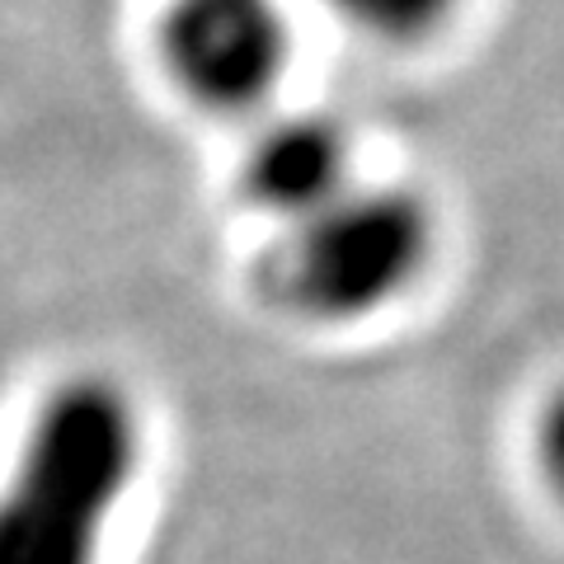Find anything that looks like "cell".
I'll return each mask as SVG.
<instances>
[{
  "label": "cell",
  "mask_w": 564,
  "mask_h": 564,
  "mask_svg": "<svg viewBox=\"0 0 564 564\" xmlns=\"http://www.w3.org/2000/svg\"><path fill=\"white\" fill-rule=\"evenodd\" d=\"M137 462L141 423L122 386H57L0 489V564H99Z\"/></svg>",
  "instance_id": "cell-1"
},
{
  "label": "cell",
  "mask_w": 564,
  "mask_h": 564,
  "mask_svg": "<svg viewBox=\"0 0 564 564\" xmlns=\"http://www.w3.org/2000/svg\"><path fill=\"white\" fill-rule=\"evenodd\" d=\"M433 217L400 184H348L292 221L269 254V292L306 321H358L419 278Z\"/></svg>",
  "instance_id": "cell-2"
},
{
  "label": "cell",
  "mask_w": 564,
  "mask_h": 564,
  "mask_svg": "<svg viewBox=\"0 0 564 564\" xmlns=\"http://www.w3.org/2000/svg\"><path fill=\"white\" fill-rule=\"evenodd\" d=\"M161 43L193 99L245 109L273 90L288 57V20L278 0H174Z\"/></svg>",
  "instance_id": "cell-3"
},
{
  "label": "cell",
  "mask_w": 564,
  "mask_h": 564,
  "mask_svg": "<svg viewBox=\"0 0 564 564\" xmlns=\"http://www.w3.org/2000/svg\"><path fill=\"white\" fill-rule=\"evenodd\" d=\"M352 184L348 132L325 113H288L245 151V188L278 217H306Z\"/></svg>",
  "instance_id": "cell-4"
},
{
  "label": "cell",
  "mask_w": 564,
  "mask_h": 564,
  "mask_svg": "<svg viewBox=\"0 0 564 564\" xmlns=\"http://www.w3.org/2000/svg\"><path fill=\"white\" fill-rule=\"evenodd\" d=\"M325 6L377 39H423L447 20L456 0H325Z\"/></svg>",
  "instance_id": "cell-5"
},
{
  "label": "cell",
  "mask_w": 564,
  "mask_h": 564,
  "mask_svg": "<svg viewBox=\"0 0 564 564\" xmlns=\"http://www.w3.org/2000/svg\"><path fill=\"white\" fill-rule=\"evenodd\" d=\"M541 470L551 480L555 499L564 503V391L545 404V419H541Z\"/></svg>",
  "instance_id": "cell-6"
}]
</instances>
